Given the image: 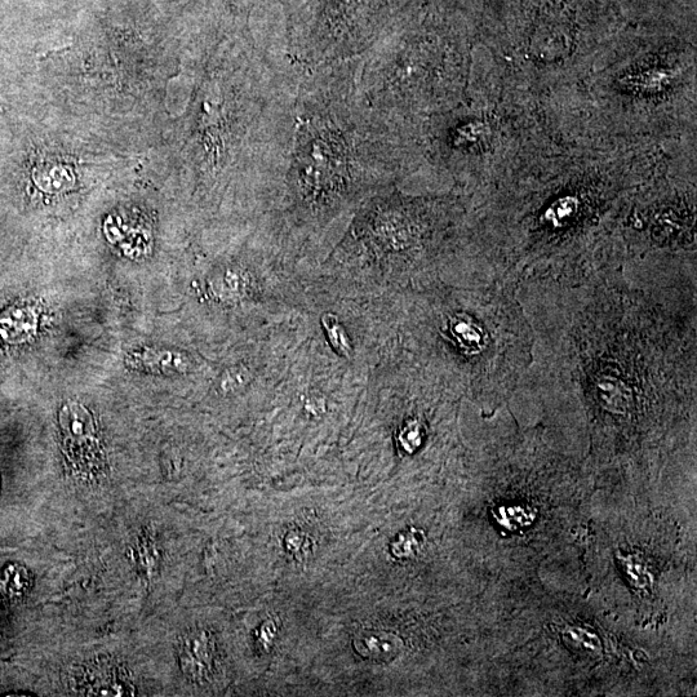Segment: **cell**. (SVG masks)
I'll return each mask as SVG.
<instances>
[{
	"label": "cell",
	"mask_w": 697,
	"mask_h": 697,
	"mask_svg": "<svg viewBox=\"0 0 697 697\" xmlns=\"http://www.w3.org/2000/svg\"><path fill=\"white\" fill-rule=\"evenodd\" d=\"M60 428L70 459L79 464L100 463V443L95 420L79 403H66L61 408Z\"/></svg>",
	"instance_id": "obj_4"
},
{
	"label": "cell",
	"mask_w": 697,
	"mask_h": 697,
	"mask_svg": "<svg viewBox=\"0 0 697 697\" xmlns=\"http://www.w3.org/2000/svg\"><path fill=\"white\" fill-rule=\"evenodd\" d=\"M128 366L140 368L141 371L150 372H184L188 370L189 358L184 354L170 352V350H144V352L133 353L128 357Z\"/></svg>",
	"instance_id": "obj_7"
},
{
	"label": "cell",
	"mask_w": 697,
	"mask_h": 697,
	"mask_svg": "<svg viewBox=\"0 0 697 697\" xmlns=\"http://www.w3.org/2000/svg\"><path fill=\"white\" fill-rule=\"evenodd\" d=\"M456 3L423 4L359 56V90L376 110L417 124L461 99L466 30Z\"/></svg>",
	"instance_id": "obj_2"
},
{
	"label": "cell",
	"mask_w": 697,
	"mask_h": 697,
	"mask_svg": "<svg viewBox=\"0 0 697 697\" xmlns=\"http://www.w3.org/2000/svg\"><path fill=\"white\" fill-rule=\"evenodd\" d=\"M323 323L324 327H326L327 334H330L331 336L332 343H334L337 348L345 350L346 353H349L350 349L352 348H350L348 337L345 335L343 326L336 323L334 317H331V315H326V317L323 319Z\"/></svg>",
	"instance_id": "obj_9"
},
{
	"label": "cell",
	"mask_w": 697,
	"mask_h": 697,
	"mask_svg": "<svg viewBox=\"0 0 697 697\" xmlns=\"http://www.w3.org/2000/svg\"><path fill=\"white\" fill-rule=\"evenodd\" d=\"M354 647L364 659L389 661L401 652L402 641L394 634L383 630H366L355 637Z\"/></svg>",
	"instance_id": "obj_6"
},
{
	"label": "cell",
	"mask_w": 697,
	"mask_h": 697,
	"mask_svg": "<svg viewBox=\"0 0 697 697\" xmlns=\"http://www.w3.org/2000/svg\"><path fill=\"white\" fill-rule=\"evenodd\" d=\"M31 579L25 567L11 565L4 568L0 575V590L4 596L19 598L28 592Z\"/></svg>",
	"instance_id": "obj_8"
},
{
	"label": "cell",
	"mask_w": 697,
	"mask_h": 697,
	"mask_svg": "<svg viewBox=\"0 0 697 697\" xmlns=\"http://www.w3.org/2000/svg\"><path fill=\"white\" fill-rule=\"evenodd\" d=\"M424 0H304L288 17L287 50L303 68L355 59Z\"/></svg>",
	"instance_id": "obj_3"
},
{
	"label": "cell",
	"mask_w": 697,
	"mask_h": 697,
	"mask_svg": "<svg viewBox=\"0 0 697 697\" xmlns=\"http://www.w3.org/2000/svg\"><path fill=\"white\" fill-rule=\"evenodd\" d=\"M358 61L309 66L301 74L283 189L306 226L319 228L423 163L417 124L388 117L364 99Z\"/></svg>",
	"instance_id": "obj_1"
},
{
	"label": "cell",
	"mask_w": 697,
	"mask_h": 697,
	"mask_svg": "<svg viewBox=\"0 0 697 697\" xmlns=\"http://www.w3.org/2000/svg\"><path fill=\"white\" fill-rule=\"evenodd\" d=\"M38 330L37 309L31 305H15L0 315V336L8 343L19 344L31 339Z\"/></svg>",
	"instance_id": "obj_5"
}]
</instances>
